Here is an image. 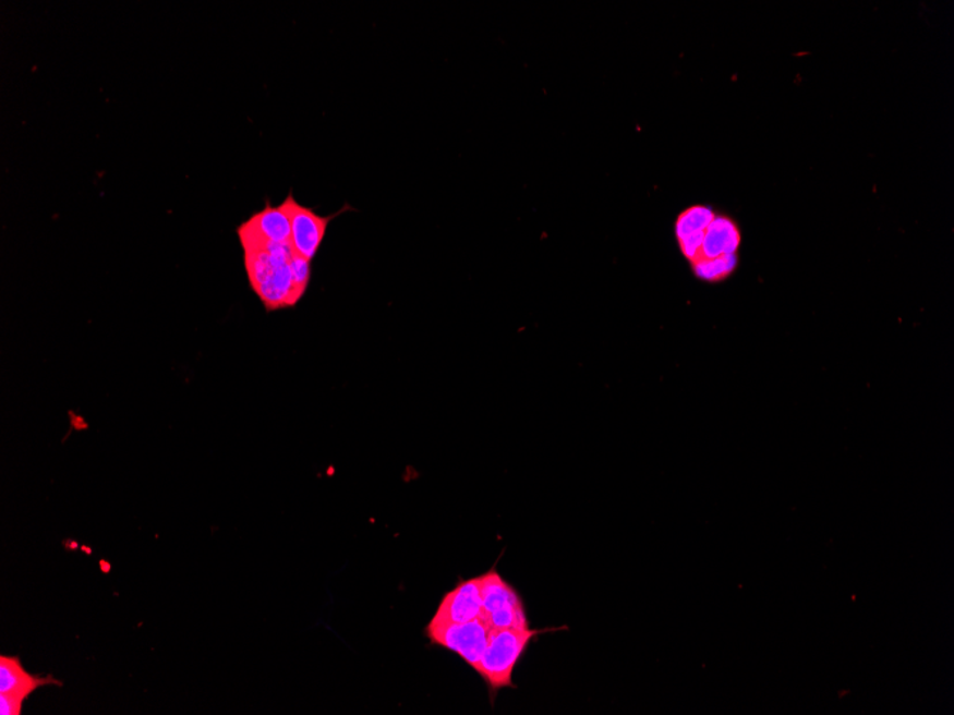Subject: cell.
<instances>
[{"label": "cell", "mask_w": 954, "mask_h": 715, "mask_svg": "<svg viewBox=\"0 0 954 715\" xmlns=\"http://www.w3.org/2000/svg\"><path fill=\"white\" fill-rule=\"evenodd\" d=\"M243 249L244 270L249 284L264 303L267 313L297 306L305 293L294 283L292 260L297 252L292 243H271L242 226L237 229Z\"/></svg>", "instance_id": "1"}, {"label": "cell", "mask_w": 954, "mask_h": 715, "mask_svg": "<svg viewBox=\"0 0 954 715\" xmlns=\"http://www.w3.org/2000/svg\"><path fill=\"white\" fill-rule=\"evenodd\" d=\"M556 631L545 630H492L491 639L483 653L481 662L474 667V671L486 682L492 700L504 689H515L514 672L520 659L528 652L529 645L538 639V635Z\"/></svg>", "instance_id": "2"}, {"label": "cell", "mask_w": 954, "mask_h": 715, "mask_svg": "<svg viewBox=\"0 0 954 715\" xmlns=\"http://www.w3.org/2000/svg\"><path fill=\"white\" fill-rule=\"evenodd\" d=\"M482 618L492 630L530 629L523 598L496 569L482 574Z\"/></svg>", "instance_id": "3"}, {"label": "cell", "mask_w": 954, "mask_h": 715, "mask_svg": "<svg viewBox=\"0 0 954 715\" xmlns=\"http://www.w3.org/2000/svg\"><path fill=\"white\" fill-rule=\"evenodd\" d=\"M491 634L492 629L482 617L469 622L428 621L425 629L433 645L458 654L473 670L485 653Z\"/></svg>", "instance_id": "4"}, {"label": "cell", "mask_w": 954, "mask_h": 715, "mask_svg": "<svg viewBox=\"0 0 954 715\" xmlns=\"http://www.w3.org/2000/svg\"><path fill=\"white\" fill-rule=\"evenodd\" d=\"M282 206L290 220V243H292L294 252L309 262H312L317 252L321 251L330 221L338 218L343 211L350 210V206L345 205L343 209L334 215L321 216L311 207L303 206L294 199L292 192L286 196Z\"/></svg>", "instance_id": "5"}, {"label": "cell", "mask_w": 954, "mask_h": 715, "mask_svg": "<svg viewBox=\"0 0 954 715\" xmlns=\"http://www.w3.org/2000/svg\"><path fill=\"white\" fill-rule=\"evenodd\" d=\"M482 617V575L460 580L440 599L432 617L435 622H469Z\"/></svg>", "instance_id": "6"}, {"label": "cell", "mask_w": 954, "mask_h": 715, "mask_svg": "<svg viewBox=\"0 0 954 715\" xmlns=\"http://www.w3.org/2000/svg\"><path fill=\"white\" fill-rule=\"evenodd\" d=\"M57 684L62 682L53 677L32 676L23 668L20 657H0V694H11L27 699L41 686Z\"/></svg>", "instance_id": "7"}, {"label": "cell", "mask_w": 954, "mask_h": 715, "mask_svg": "<svg viewBox=\"0 0 954 715\" xmlns=\"http://www.w3.org/2000/svg\"><path fill=\"white\" fill-rule=\"evenodd\" d=\"M740 246V233L732 220L716 216L709 225L698 260H712V258L736 256ZM695 262V263H696ZM693 263V265H695Z\"/></svg>", "instance_id": "8"}, {"label": "cell", "mask_w": 954, "mask_h": 715, "mask_svg": "<svg viewBox=\"0 0 954 715\" xmlns=\"http://www.w3.org/2000/svg\"><path fill=\"white\" fill-rule=\"evenodd\" d=\"M241 226L247 232L256 234L267 242H290V220L282 203L279 206H271L269 202H266L265 209L257 211Z\"/></svg>", "instance_id": "9"}, {"label": "cell", "mask_w": 954, "mask_h": 715, "mask_svg": "<svg viewBox=\"0 0 954 715\" xmlns=\"http://www.w3.org/2000/svg\"><path fill=\"white\" fill-rule=\"evenodd\" d=\"M714 218H716V215H714L713 210L709 209V207H690V209L685 210L684 214L679 216V219H677V240L689 237V234L704 232Z\"/></svg>", "instance_id": "10"}, {"label": "cell", "mask_w": 954, "mask_h": 715, "mask_svg": "<svg viewBox=\"0 0 954 715\" xmlns=\"http://www.w3.org/2000/svg\"><path fill=\"white\" fill-rule=\"evenodd\" d=\"M736 265V256H726L712 258V260H699L695 263L693 267L695 275L699 279L716 281L727 278L735 270Z\"/></svg>", "instance_id": "11"}, {"label": "cell", "mask_w": 954, "mask_h": 715, "mask_svg": "<svg viewBox=\"0 0 954 715\" xmlns=\"http://www.w3.org/2000/svg\"><path fill=\"white\" fill-rule=\"evenodd\" d=\"M23 701L25 699H22V696L0 694V714L22 715Z\"/></svg>", "instance_id": "12"}]
</instances>
